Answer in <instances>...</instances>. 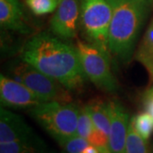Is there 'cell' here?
Segmentation results:
<instances>
[{
	"label": "cell",
	"mask_w": 153,
	"mask_h": 153,
	"mask_svg": "<svg viewBox=\"0 0 153 153\" xmlns=\"http://www.w3.org/2000/svg\"><path fill=\"white\" fill-rule=\"evenodd\" d=\"M21 58L68 90L81 89L88 79L76 47L44 32L24 44Z\"/></svg>",
	"instance_id": "obj_1"
},
{
	"label": "cell",
	"mask_w": 153,
	"mask_h": 153,
	"mask_svg": "<svg viewBox=\"0 0 153 153\" xmlns=\"http://www.w3.org/2000/svg\"><path fill=\"white\" fill-rule=\"evenodd\" d=\"M111 8L108 51L123 63H128L148 17L153 0H106Z\"/></svg>",
	"instance_id": "obj_2"
},
{
	"label": "cell",
	"mask_w": 153,
	"mask_h": 153,
	"mask_svg": "<svg viewBox=\"0 0 153 153\" xmlns=\"http://www.w3.org/2000/svg\"><path fill=\"white\" fill-rule=\"evenodd\" d=\"M79 110L71 102L46 101L28 109V113L58 142L77 134Z\"/></svg>",
	"instance_id": "obj_3"
},
{
	"label": "cell",
	"mask_w": 153,
	"mask_h": 153,
	"mask_svg": "<svg viewBox=\"0 0 153 153\" xmlns=\"http://www.w3.org/2000/svg\"><path fill=\"white\" fill-rule=\"evenodd\" d=\"M112 11L106 0H80V27L87 42L108 52Z\"/></svg>",
	"instance_id": "obj_4"
},
{
	"label": "cell",
	"mask_w": 153,
	"mask_h": 153,
	"mask_svg": "<svg viewBox=\"0 0 153 153\" xmlns=\"http://www.w3.org/2000/svg\"><path fill=\"white\" fill-rule=\"evenodd\" d=\"M82 69L94 84L107 93L117 90V82L112 74L109 53L95 44L80 39L76 44Z\"/></svg>",
	"instance_id": "obj_5"
},
{
	"label": "cell",
	"mask_w": 153,
	"mask_h": 153,
	"mask_svg": "<svg viewBox=\"0 0 153 153\" xmlns=\"http://www.w3.org/2000/svg\"><path fill=\"white\" fill-rule=\"evenodd\" d=\"M11 71L16 81L27 86L44 101L71 102V95L65 86L27 62H17Z\"/></svg>",
	"instance_id": "obj_6"
},
{
	"label": "cell",
	"mask_w": 153,
	"mask_h": 153,
	"mask_svg": "<svg viewBox=\"0 0 153 153\" xmlns=\"http://www.w3.org/2000/svg\"><path fill=\"white\" fill-rule=\"evenodd\" d=\"M80 17V0H60L50 20V31L63 41L76 37Z\"/></svg>",
	"instance_id": "obj_7"
},
{
	"label": "cell",
	"mask_w": 153,
	"mask_h": 153,
	"mask_svg": "<svg viewBox=\"0 0 153 153\" xmlns=\"http://www.w3.org/2000/svg\"><path fill=\"white\" fill-rule=\"evenodd\" d=\"M0 100L4 106L27 109L46 102L22 82L2 74L0 76Z\"/></svg>",
	"instance_id": "obj_8"
},
{
	"label": "cell",
	"mask_w": 153,
	"mask_h": 153,
	"mask_svg": "<svg viewBox=\"0 0 153 153\" xmlns=\"http://www.w3.org/2000/svg\"><path fill=\"white\" fill-rule=\"evenodd\" d=\"M111 128L109 134L110 153H125V144L128 130V114L118 101H110Z\"/></svg>",
	"instance_id": "obj_9"
},
{
	"label": "cell",
	"mask_w": 153,
	"mask_h": 153,
	"mask_svg": "<svg viewBox=\"0 0 153 153\" xmlns=\"http://www.w3.org/2000/svg\"><path fill=\"white\" fill-rule=\"evenodd\" d=\"M35 134L25 120L8 110L0 109V143H9L26 140Z\"/></svg>",
	"instance_id": "obj_10"
},
{
	"label": "cell",
	"mask_w": 153,
	"mask_h": 153,
	"mask_svg": "<svg viewBox=\"0 0 153 153\" xmlns=\"http://www.w3.org/2000/svg\"><path fill=\"white\" fill-rule=\"evenodd\" d=\"M0 25L2 27L22 34L32 32L18 0H0Z\"/></svg>",
	"instance_id": "obj_11"
},
{
	"label": "cell",
	"mask_w": 153,
	"mask_h": 153,
	"mask_svg": "<svg viewBox=\"0 0 153 153\" xmlns=\"http://www.w3.org/2000/svg\"><path fill=\"white\" fill-rule=\"evenodd\" d=\"M134 59L146 70L149 85H152L153 83V18L138 46Z\"/></svg>",
	"instance_id": "obj_12"
},
{
	"label": "cell",
	"mask_w": 153,
	"mask_h": 153,
	"mask_svg": "<svg viewBox=\"0 0 153 153\" xmlns=\"http://www.w3.org/2000/svg\"><path fill=\"white\" fill-rule=\"evenodd\" d=\"M0 153H55L35 134L19 141L0 143Z\"/></svg>",
	"instance_id": "obj_13"
},
{
	"label": "cell",
	"mask_w": 153,
	"mask_h": 153,
	"mask_svg": "<svg viewBox=\"0 0 153 153\" xmlns=\"http://www.w3.org/2000/svg\"><path fill=\"white\" fill-rule=\"evenodd\" d=\"M94 124L99 131L103 133L109 138L111 128L109 103H105L101 100H93L85 105Z\"/></svg>",
	"instance_id": "obj_14"
},
{
	"label": "cell",
	"mask_w": 153,
	"mask_h": 153,
	"mask_svg": "<svg viewBox=\"0 0 153 153\" xmlns=\"http://www.w3.org/2000/svg\"><path fill=\"white\" fill-rule=\"evenodd\" d=\"M125 153H152L145 140L135 129L133 120H130L125 144Z\"/></svg>",
	"instance_id": "obj_15"
},
{
	"label": "cell",
	"mask_w": 153,
	"mask_h": 153,
	"mask_svg": "<svg viewBox=\"0 0 153 153\" xmlns=\"http://www.w3.org/2000/svg\"><path fill=\"white\" fill-rule=\"evenodd\" d=\"M95 130H96V128L94 124L93 121L88 114L86 107L85 106L80 107L79 115H78V121H77L76 134L79 136L82 137L88 140Z\"/></svg>",
	"instance_id": "obj_16"
},
{
	"label": "cell",
	"mask_w": 153,
	"mask_h": 153,
	"mask_svg": "<svg viewBox=\"0 0 153 153\" xmlns=\"http://www.w3.org/2000/svg\"><path fill=\"white\" fill-rule=\"evenodd\" d=\"M26 4L35 16H44L57 9L60 0H26Z\"/></svg>",
	"instance_id": "obj_17"
},
{
	"label": "cell",
	"mask_w": 153,
	"mask_h": 153,
	"mask_svg": "<svg viewBox=\"0 0 153 153\" xmlns=\"http://www.w3.org/2000/svg\"><path fill=\"white\" fill-rule=\"evenodd\" d=\"M137 132L147 140L153 132V118L149 113H141L131 118Z\"/></svg>",
	"instance_id": "obj_18"
},
{
	"label": "cell",
	"mask_w": 153,
	"mask_h": 153,
	"mask_svg": "<svg viewBox=\"0 0 153 153\" xmlns=\"http://www.w3.org/2000/svg\"><path fill=\"white\" fill-rule=\"evenodd\" d=\"M64 153H82L83 150L89 145L86 139L78 134L69 137L58 141Z\"/></svg>",
	"instance_id": "obj_19"
},
{
	"label": "cell",
	"mask_w": 153,
	"mask_h": 153,
	"mask_svg": "<svg viewBox=\"0 0 153 153\" xmlns=\"http://www.w3.org/2000/svg\"><path fill=\"white\" fill-rule=\"evenodd\" d=\"M144 105L146 112L151 115L153 118V98L144 100Z\"/></svg>",
	"instance_id": "obj_20"
},
{
	"label": "cell",
	"mask_w": 153,
	"mask_h": 153,
	"mask_svg": "<svg viewBox=\"0 0 153 153\" xmlns=\"http://www.w3.org/2000/svg\"><path fill=\"white\" fill-rule=\"evenodd\" d=\"M82 153H101L100 151H99V149L97 147H95V146H94L92 145H88L87 147L85 148L84 150H83V152Z\"/></svg>",
	"instance_id": "obj_21"
},
{
	"label": "cell",
	"mask_w": 153,
	"mask_h": 153,
	"mask_svg": "<svg viewBox=\"0 0 153 153\" xmlns=\"http://www.w3.org/2000/svg\"><path fill=\"white\" fill-rule=\"evenodd\" d=\"M143 97H144V100H146V99L153 98V85L145 92Z\"/></svg>",
	"instance_id": "obj_22"
},
{
	"label": "cell",
	"mask_w": 153,
	"mask_h": 153,
	"mask_svg": "<svg viewBox=\"0 0 153 153\" xmlns=\"http://www.w3.org/2000/svg\"><path fill=\"white\" fill-rule=\"evenodd\" d=\"M63 153H64V152H63Z\"/></svg>",
	"instance_id": "obj_23"
}]
</instances>
